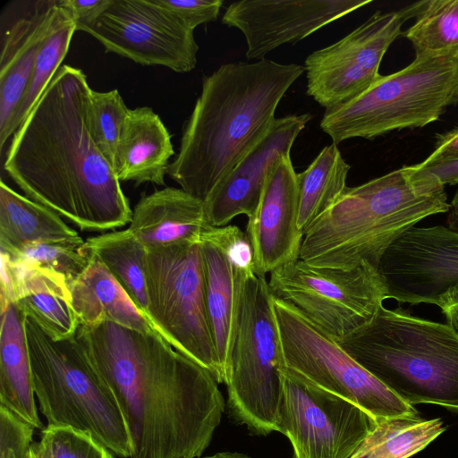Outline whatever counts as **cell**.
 <instances>
[{
	"instance_id": "1",
	"label": "cell",
	"mask_w": 458,
	"mask_h": 458,
	"mask_svg": "<svg viewBox=\"0 0 458 458\" xmlns=\"http://www.w3.org/2000/svg\"><path fill=\"white\" fill-rule=\"evenodd\" d=\"M75 337L116 400L131 458H199L225 411L218 382L157 331L114 323L80 326Z\"/></svg>"
},
{
	"instance_id": "2",
	"label": "cell",
	"mask_w": 458,
	"mask_h": 458,
	"mask_svg": "<svg viewBox=\"0 0 458 458\" xmlns=\"http://www.w3.org/2000/svg\"><path fill=\"white\" fill-rule=\"evenodd\" d=\"M91 93L81 69L61 65L14 132L4 169L28 198L81 230L104 232L130 224L132 211L94 140Z\"/></svg>"
},
{
	"instance_id": "3",
	"label": "cell",
	"mask_w": 458,
	"mask_h": 458,
	"mask_svg": "<svg viewBox=\"0 0 458 458\" xmlns=\"http://www.w3.org/2000/svg\"><path fill=\"white\" fill-rule=\"evenodd\" d=\"M304 72V65L265 58L222 64L204 76L167 174L204 200L268 131L279 102Z\"/></svg>"
},
{
	"instance_id": "4",
	"label": "cell",
	"mask_w": 458,
	"mask_h": 458,
	"mask_svg": "<svg viewBox=\"0 0 458 458\" xmlns=\"http://www.w3.org/2000/svg\"><path fill=\"white\" fill-rule=\"evenodd\" d=\"M445 185L416 164L354 187L304 233L300 259L319 267L378 269L386 250L428 216L449 212Z\"/></svg>"
},
{
	"instance_id": "5",
	"label": "cell",
	"mask_w": 458,
	"mask_h": 458,
	"mask_svg": "<svg viewBox=\"0 0 458 458\" xmlns=\"http://www.w3.org/2000/svg\"><path fill=\"white\" fill-rule=\"evenodd\" d=\"M338 343L406 403L458 410V334L450 325L383 306L369 325Z\"/></svg>"
},
{
	"instance_id": "6",
	"label": "cell",
	"mask_w": 458,
	"mask_h": 458,
	"mask_svg": "<svg viewBox=\"0 0 458 458\" xmlns=\"http://www.w3.org/2000/svg\"><path fill=\"white\" fill-rule=\"evenodd\" d=\"M35 396L47 425L89 434L121 458H131L128 428L112 392L73 336L54 340L24 316Z\"/></svg>"
},
{
	"instance_id": "7",
	"label": "cell",
	"mask_w": 458,
	"mask_h": 458,
	"mask_svg": "<svg viewBox=\"0 0 458 458\" xmlns=\"http://www.w3.org/2000/svg\"><path fill=\"white\" fill-rule=\"evenodd\" d=\"M458 103V58L415 55L406 67L381 76L360 96L327 109L321 130L332 142L373 140L387 132L420 128Z\"/></svg>"
},
{
	"instance_id": "8",
	"label": "cell",
	"mask_w": 458,
	"mask_h": 458,
	"mask_svg": "<svg viewBox=\"0 0 458 458\" xmlns=\"http://www.w3.org/2000/svg\"><path fill=\"white\" fill-rule=\"evenodd\" d=\"M266 277L240 271L234 337L228 367V406L259 435L279 432L283 352Z\"/></svg>"
},
{
	"instance_id": "9",
	"label": "cell",
	"mask_w": 458,
	"mask_h": 458,
	"mask_svg": "<svg viewBox=\"0 0 458 458\" xmlns=\"http://www.w3.org/2000/svg\"><path fill=\"white\" fill-rule=\"evenodd\" d=\"M145 276L153 328L225 384L208 316L201 242L147 250Z\"/></svg>"
},
{
	"instance_id": "10",
	"label": "cell",
	"mask_w": 458,
	"mask_h": 458,
	"mask_svg": "<svg viewBox=\"0 0 458 458\" xmlns=\"http://www.w3.org/2000/svg\"><path fill=\"white\" fill-rule=\"evenodd\" d=\"M273 296L293 305L328 336L341 342L369 325L387 299L378 269L319 267L301 259L270 273Z\"/></svg>"
},
{
	"instance_id": "11",
	"label": "cell",
	"mask_w": 458,
	"mask_h": 458,
	"mask_svg": "<svg viewBox=\"0 0 458 458\" xmlns=\"http://www.w3.org/2000/svg\"><path fill=\"white\" fill-rule=\"evenodd\" d=\"M273 304L283 366L356 403L376 419L418 415L413 405L371 375L293 305L275 297Z\"/></svg>"
},
{
	"instance_id": "12",
	"label": "cell",
	"mask_w": 458,
	"mask_h": 458,
	"mask_svg": "<svg viewBox=\"0 0 458 458\" xmlns=\"http://www.w3.org/2000/svg\"><path fill=\"white\" fill-rule=\"evenodd\" d=\"M279 432L293 458H351L377 419L356 403L281 366Z\"/></svg>"
},
{
	"instance_id": "13",
	"label": "cell",
	"mask_w": 458,
	"mask_h": 458,
	"mask_svg": "<svg viewBox=\"0 0 458 458\" xmlns=\"http://www.w3.org/2000/svg\"><path fill=\"white\" fill-rule=\"evenodd\" d=\"M411 18V4L377 11L340 40L312 52L304 63L307 95L326 110L360 96L382 76L379 67L386 52Z\"/></svg>"
},
{
	"instance_id": "14",
	"label": "cell",
	"mask_w": 458,
	"mask_h": 458,
	"mask_svg": "<svg viewBox=\"0 0 458 458\" xmlns=\"http://www.w3.org/2000/svg\"><path fill=\"white\" fill-rule=\"evenodd\" d=\"M106 49L141 65L189 72L197 64L193 30L153 0H110L93 21L76 27Z\"/></svg>"
},
{
	"instance_id": "15",
	"label": "cell",
	"mask_w": 458,
	"mask_h": 458,
	"mask_svg": "<svg viewBox=\"0 0 458 458\" xmlns=\"http://www.w3.org/2000/svg\"><path fill=\"white\" fill-rule=\"evenodd\" d=\"M378 272L387 299L441 307L458 293V231L413 226L384 253Z\"/></svg>"
},
{
	"instance_id": "16",
	"label": "cell",
	"mask_w": 458,
	"mask_h": 458,
	"mask_svg": "<svg viewBox=\"0 0 458 458\" xmlns=\"http://www.w3.org/2000/svg\"><path fill=\"white\" fill-rule=\"evenodd\" d=\"M371 0H242L231 3L222 23L241 30L248 60H262L278 47L295 44Z\"/></svg>"
},
{
	"instance_id": "17",
	"label": "cell",
	"mask_w": 458,
	"mask_h": 458,
	"mask_svg": "<svg viewBox=\"0 0 458 458\" xmlns=\"http://www.w3.org/2000/svg\"><path fill=\"white\" fill-rule=\"evenodd\" d=\"M297 173L290 154L271 165L259 204L248 217L246 234L251 244L255 272L266 277L300 259L303 233L298 225Z\"/></svg>"
},
{
	"instance_id": "18",
	"label": "cell",
	"mask_w": 458,
	"mask_h": 458,
	"mask_svg": "<svg viewBox=\"0 0 458 458\" xmlns=\"http://www.w3.org/2000/svg\"><path fill=\"white\" fill-rule=\"evenodd\" d=\"M58 0H13L0 13V139L22 100Z\"/></svg>"
},
{
	"instance_id": "19",
	"label": "cell",
	"mask_w": 458,
	"mask_h": 458,
	"mask_svg": "<svg viewBox=\"0 0 458 458\" xmlns=\"http://www.w3.org/2000/svg\"><path fill=\"white\" fill-rule=\"evenodd\" d=\"M312 116L309 113L276 118L265 135L215 186L203 200L208 223L227 225L239 215L255 211L269 169L292 147Z\"/></svg>"
},
{
	"instance_id": "20",
	"label": "cell",
	"mask_w": 458,
	"mask_h": 458,
	"mask_svg": "<svg viewBox=\"0 0 458 458\" xmlns=\"http://www.w3.org/2000/svg\"><path fill=\"white\" fill-rule=\"evenodd\" d=\"M210 227L203 200L182 188L165 187L139 200L128 228L150 250L200 242Z\"/></svg>"
},
{
	"instance_id": "21",
	"label": "cell",
	"mask_w": 458,
	"mask_h": 458,
	"mask_svg": "<svg viewBox=\"0 0 458 458\" xmlns=\"http://www.w3.org/2000/svg\"><path fill=\"white\" fill-rule=\"evenodd\" d=\"M174 155L171 135L159 115L148 106L130 109L115 156L118 180L163 186Z\"/></svg>"
},
{
	"instance_id": "22",
	"label": "cell",
	"mask_w": 458,
	"mask_h": 458,
	"mask_svg": "<svg viewBox=\"0 0 458 458\" xmlns=\"http://www.w3.org/2000/svg\"><path fill=\"white\" fill-rule=\"evenodd\" d=\"M80 326L114 323L143 333L156 331L106 267L94 256L70 286Z\"/></svg>"
},
{
	"instance_id": "23",
	"label": "cell",
	"mask_w": 458,
	"mask_h": 458,
	"mask_svg": "<svg viewBox=\"0 0 458 458\" xmlns=\"http://www.w3.org/2000/svg\"><path fill=\"white\" fill-rule=\"evenodd\" d=\"M0 311V405L43 430L36 405L24 315L15 302Z\"/></svg>"
},
{
	"instance_id": "24",
	"label": "cell",
	"mask_w": 458,
	"mask_h": 458,
	"mask_svg": "<svg viewBox=\"0 0 458 458\" xmlns=\"http://www.w3.org/2000/svg\"><path fill=\"white\" fill-rule=\"evenodd\" d=\"M201 250L208 316L226 385L242 270L235 267L226 251L211 239L202 237Z\"/></svg>"
},
{
	"instance_id": "25",
	"label": "cell",
	"mask_w": 458,
	"mask_h": 458,
	"mask_svg": "<svg viewBox=\"0 0 458 458\" xmlns=\"http://www.w3.org/2000/svg\"><path fill=\"white\" fill-rule=\"evenodd\" d=\"M12 259L18 275L15 303L22 314L54 340L73 336L80 322L66 282L50 272L27 267Z\"/></svg>"
},
{
	"instance_id": "26",
	"label": "cell",
	"mask_w": 458,
	"mask_h": 458,
	"mask_svg": "<svg viewBox=\"0 0 458 458\" xmlns=\"http://www.w3.org/2000/svg\"><path fill=\"white\" fill-rule=\"evenodd\" d=\"M81 237L49 208L21 195L0 182V249L14 251L39 242L76 241Z\"/></svg>"
},
{
	"instance_id": "27",
	"label": "cell",
	"mask_w": 458,
	"mask_h": 458,
	"mask_svg": "<svg viewBox=\"0 0 458 458\" xmlns=\"http://www.w3.org/2000/svg\"><path fill=\"white\" fill-rule=\"evenodd\" d=\"M85 244L147 317L145 246L129 228L89 237Z\"/></svg>"
},
{
	"instance_id": "28",
	"label": "cell",
	"mask_w": 458,
	"mask_h": 458,
	"mask_svg": "<svg viewBox=\"0 0 458 458\" xmlns=\"http://www.w3.org/2000/svg\"><path fill=\"white\" fill-rule=\"evenodd\" d=\"M351 169L336 144L326 146L310 165L297 174L298 225L303 234L346 189Z\"/></svg>"
},
{
	"instance_id": "29",
	"label": "cell",
	"mask_w": 458,
	"mask_h": 458,
	"mask_svg": "<svg viewBox=\"0 0 458 458\" xmlns=\"http://www.w3.org/2000/svg\"><path fill=\"white\" fill-rule=\"evenodd\" d=\"M445 430L441 419L418 415L377 419L351 458H410Z\"/></svg>"
},
{
	"instance_id": "30",
	"label": "cell",
	"mask_w": 458,
	"mask_h": 458,
	"mask_svg": "<svg viewBox=\"0 0 458 458\" xmlns=\"http://www.w3.org/2000/svg\"><path fill=\"white\" fill-rule=\"evenodd\" d=\"M76 23L70 12L63 7L58 0L50 30L39 51L36 65L25 95L15 111L7 131L0 139V150L3 151L7 140L14 134L60 68L66 55Z\"/></svg>"
},
{
	"instance_id": "31",
	"label": "cell",
	"mask_w": 458,
	"mask_h": 458,
	"mask_svg": "<svg viewBox=\"0 0 458 458\" xmlns=\"http://www.w3.org/2000/svg\"><path fill=\"white\" fill-rule=\"evenodd\" d=\"M415 22L403 36L415 55H448L458 58V0L413 3Z\"/></svg>"
},
{
	"instance_id": "32",
	"label": "cell",
	"mask_w": 458,
	"mask_h": 458,
	"mask_svg": "<svg viewBox=\"0 0 458 458\" xmlns=\"http://www.w3.org/2000/svg\"><path fill=\"white\" fill-rule=\"evenodd\" d=\"M6 252L24 267L42 269L61 277L69 287L84 271L91 259L82 238L76 241L32 242L17 250Z\"/></svg>"
},
{
	"instance_id": "33",
	"label": "cell",
	"mask_w": 458,
	"mask_h": 458,
	"mask_svg": "<svg viewBox=\"0 0 458 458\" xmlns=\"http://www.w3.org/2000/svg\"><path fill=\"white\" fill-rule=\"evenodd\" d=\"M130 109L117 89L92 90L91 129L93 138L114 169L115 156Z\"/></svg>"
},
{
	"instance_id": "34",
	"label": "cell",
	"mask_w": 458,
	"mask_h": 458,
	"mask_svg": "<svg viewBox=\"0 0 458 458\" xmlns=\"http://www.w3.org/2000/svg\"><path fill=\"white\" fill-rule=\"evenodd\" d=\"M29 458H114L113 453L89 434L70 427L47 425Z\"/></svg>"
},
{
	"instance_id": "35",
	"label": "cell",
	"mask_w": 458,
	"mask_h": 458,
	"mask_svg": "<svg viewBox=\"0 0 458 458\" xmlns=\"http://www.w3.org/2000/svg\"><path fill=\"white\" fill-rule=\"evenodd\" d=\"M186 28L194 30L200 24L216 21L222 0H153Z\"/></svg>"
},
{
	"instance_id": "36",
	"label": "cell",
	"mask_w": 458,
	"mask_h": 458,
	"mask_svg": "<svg viewBox=\"0 0 458 458\" xmlns=\"http://www.w3.org/2000/svg\"><path fill=\"white\" fill-rule=\"evenodd\" d=\"M1 255V283H0V310L9 303L15 302L17 290V270L9 254L0 250Z\"/></svg>"
},
{
	"instance_id": "37",
	"label": "cell",
	"mask_w": 458,
	"mask_h": 458,
	"mask_svg": "<svg viewBox=\"0 0 458 458\" xmlns=\"http://www.w3.org/2000/svg\"><path fill=\"white\" fill-rule=\"evenodd\" d=\"M59 3L70 12L77 27L96 19L110 0H59Z\"/></svg>"
},
{
	"instance_id": "38",
	"label": "cell",
	"mask_w": 458,
	"mask_h": 458,
	"mask_svg": "<svg viewBox=\"0 0 458 458\" xmlns=\"http://www.w3.org/2000/svg\"><path fill=\"white\" fill-rule=\"evenodd\" d=\"M458 158V127L437 135L432 153L425 162L445 161Z\"/></svg>"
},
{
	"instance_id": "39",
	"label": "cell",
	"mask_w": 458,
	"mask_h": 458,
	"mask_svg": "<svg viewBox=\"0 0 458 458\" xmlns=\"http://www.w3.org/2000/svg\"><path fill=\"white\" fill-rule=\"evenodd\" d=\"M428 172L432 173L445 185L458 183V158L445 161L420 163Z\"/></svg>"
},
{
	"instance_id": "40",
	"label": "cell",
	"mask_w": 458,
	"mask_h": 458,
	"mask_svg": "<svg viewBox=\"0 0 458 458\" xmlns=\"http://www.w3.org/2000/svg\"><path fill=\"white\" fill-rule=\"evenodd\" d=\"M440 310L445 316L446 324L450 325L458 334V293L448 297Z\"/></svg>"
},
{
	"instance_id": "41",
	"label": "cell",
	"mask_w": 458,
	"mask_h": 458,
	"mask_svg": "<svg viewBox=\"0 0 458 458\" xmlns=\"http://www.w3.org/2000/svg\"><path fill=\"white\" fill-rule=\"evenodd\" d=\"M447 224L452 230L458 231V189L450 203Z\"/></svg>"
},
{
	"instance_id": "42",
	"label": "cell",
	"mask_w": 458,
	"mask_h": 458,
	"mask_svg": "<svg viewBox=\"0 0 458 458\" xmlns=\"http://www.w3.org/2000/svg\"><path fill=\"white\" fill-rule=\"evenodd\" d=\"M200 458V457H199ZM202 458H251L247 454L237 452H219Z\"/></svg>"
}]
</instances>
